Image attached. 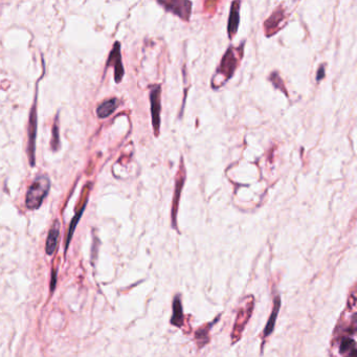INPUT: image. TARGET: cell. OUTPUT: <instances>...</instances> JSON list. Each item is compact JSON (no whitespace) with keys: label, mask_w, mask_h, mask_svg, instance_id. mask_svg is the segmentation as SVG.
Wrapping results in <instances>:
<instances>
[{"label":"cell","mask_w":357,"mask_h":357,"mask_svg":"<svg viewBox=\"0 0 357 357\" xmlns=\"http://www.w3.org/2000/svg\"><path fill=\"white\" fill-rule=\"evenodd\" d=\"M51 189V180L46 175H39L30 186L27 196L26 205L29 210H37L42 204L44 198Z\"/></svg>","instance_id":"obj_1"},{"label":"cell","mask_w":357,"mask_h":357,"mask_svg":"<svg viewBox=\"0 0 357 357\" xmlns=\"http://www.w3.org/2000/svg\"><path fill=\"white\" fill-rule=\"evenodd\" d=\"M243 45H244V43L242 44L241 48H243ZM241 48L238 47L236 49L234 47H229L227 49V53L224 54V56L222 58L221 63L219 65L217 71H216V73L214 74V78H213L212 82L216 81L219 77H222V80L220 83V86H222V85H224V83L228 81L232 77V74H234L235 70L238 67L240 57H241L240 56V52H239Z\"/></svg>","instance_id":"obj_2"},{"label":"cell","mask_w":357,"mask_h":357,"mask_svg":"<svg viewBox=\"0 0 357 357\" xmlns=\"http://www.w3.org/2000/svg\"><path fill=\"white\" fill-rule=\"evenodd\" d=\"M36 136H37V108L36 102L32 107L28 127V156L31 165H35V150H36Z\"/></svg>","instance_id":"obj_3"},{"label":"cell","mask_w":357,"mask_h":357,"mask_svg":"<svg viewBox=\"0 0 357 357\" xmlns=\"http://www.w3.org/2000/svg\"><path fill=\"white\" fill-rule=\"evenodd\" d=\"M159 4L162 5L165 11L175 14L185 21H189L192 13V2L188 0H164L159 1Z\"/></svg>","instance_id":"obj_4"},{"label":"cell","mask_w":357,"mask_h":357,"mask_svg":"<svg viewBox=\"0 0 357 357\" xmlns=\"http://www.w3.org/2000/svg\"><path fill=\"white\" fill-rule=\"evenodd\" d=\"M161 96H162V87L160 85L153 86L150 93V103H151L152 125L155 136L160 135V129H161V111H162Z\"/></svg>","instance_id":"obj_5"},{"label":"cell","mask_w":357,"mask_h":357,"mask_svg":"<svg viewBox=\"0 0 357 357\" xmlns=\"http://www.w3.org/2000/svg\"><path fill=\"white\" fill-rule=\"evenodd\" d=\"M186 181V170H185V163L184 159L181 157L179 171L177 173L176 177V185H175V192H174V198L172 203V227L176 228V216L178 212V205H179V199L181 195V190L184 188Z\"/></svg>","instance_id":"obj_6"},{"label":"cell","mask_w":357,"mask_h":357,"mask_svg":"<svg viewBox=\"0 0 357 357\" xmlns=\"http://www.w3.org/2000/svg\"><path fill=\"white\" fill-rule=\"evenodd\" d=\"M109 65H113L114 67V79L116 83H120L124 77V73H125V70H124L123 67V63H122V56H121V44L119 41H116L114 43L112 51L109 55V58H108V62H107V66Z\"/></svg>","instance_id":"obj_7"},{"label":"cell","mask_w":357,"mask_h":357,"mask_svg":"<svg viewBox=\"0 0 357 357\" xmlns=\"http://www.w3.org/2000/svg\"><path fill=\"white\" fill-rule=\"evenodd\" d=\"M286 18L285 13L283 7H279V9L272 13V15L270 16V18L264 23V28L265 31H266V35L269 37L271 35H275V32H277L281 27H282V22Z\"/></svg>","instance_id":"obj_8"},{"label":"cell","mask_w":357,"mask_h":357,"mask_svg":"<svg viewBox=\"0 0 357 357\" xmlns=\"http://www.w3.org/2000/svg\"><path fill=\"white\" fill-rule=\"evenodd\" d=\"M59 237H60V222L58 220H55L51 229H49L45 244V252L48 256H52L56 252L58 242H59Z\"/></svg>","instance_id":"obj_9"},{"label":"cell","mask_w":357,"mask_h":357,"mask_svg":"<svg viewBox=\"0 0 357 357\" xmlns=\"http://www.w3.org/2000/svg\"><path fill=\"white\" fill-rule=\"evenodd\" d=\"M239 22H240V2L234 1L230 5L229 17L227 23V32L229 39H231L237 34Z\"/></svg>","instance_id":"obj_10"},{"label":"cell","mask_w":357,"mask_h":357,"mask_svg":"<svg viewBox=\"0 0 357 357\" xmlns=\"http://www.w3.org/2000/svg\"><path fill=\"white\" fill-rule=\"evenodd\" d=\"M89 195V194H88ZM88 195L85 197L84 200H83V203H82V206L80 207V209L78 210V212L76 213V215L73 216V218L70 222V226H69V228H68V232H67V237H66V243H65V252L67 251V248L69 246V243L71 241V238L73 236V232H74V229H76V227L78 222L80 221L81 217L83 213H84L85 211V207H86V204H87V200H88Z\"/></svg>","instance_id":"obj_11"},{"label":"cell","mask_w":357,"mask_h":357,"mask_svg":"<svg viewBox=\"0 0 357 357\" xmlns=\"http://www.w3.org/2000/svg\"><path fill=\"white\" fill-rule=\"evenodd\" d=\"M120 102L118 98H110L107 101L103 102L101 105H98L97 109V114L99 119H106L108 116L111 115L116 108H118Z\"/></svg>","instance_id":"obj_12"},{"label":"cell","mask_w":357,"mask_h":357,"mask_svg":"<svg viewBox=\"0 0 357 357\" xmlns=\"http://www.w3.org/2000/svg\"><path fill=\"white\" fill-rule=\"evenodd\" d=\"M280 308H281V298H280V296H277L275 298V305H273V309H272L270 317L268 319L267 325L264 329V335L265 336H269L273 332V329H275V326H276V322H277V319H278V314H279Z\"/></svg>","instance_id":"obj_13"},{"label":"cell","mask_w":357,"mask_h":357,"mask_svg":"<svg viewBox=\"0 0 357 357\" xmlns=\"http://www.w3.org/2000/svg\"><path fill=\"white\" fill-rule=\"evenodd\" d=\"M182 323H184V311H182L180 298L177 295L173 302V315L171 318V324L176 327H181Z\"/></svg>","instance_id":"obj_14"},{"label":"cell","mask_w":357,"mask_h":357,"mask_svg":"<svg viewBox=\"0 0 357 357\" xmlns=\"http://www.w3.org/2000/svg\"><path fill=\"white\" fill-rule=\"evenodd\" d=\"M52 148L54 151H57L60 145V137H59V126H58V119L55 122V125L53 127V137H52Z\"/></svg>","instance_id":"obj_15"},{"label":"cell","mask_w":357,"mask_h":357,"mask_svg":"<svg viewBox=\"0 0 357 357\" xmlns=\"http://www.w3.org/2000/svg\"><path fill=\"white\" fill-rule=\"evenodd\" d=\"M349 350H355V342L351 338H345L342 344H340L339 351L342 353H345Z\"/></svg>","instance_id":"obj_16"},{"label":"cell","mask_w":357,"mask_h":357,"mask_svg":"<svg viewBox=\"0 0 357 357\" xmlns=\"http://www.w3.org/2000/svg\"><path fill=\"white\" fill-rule=\"evenodd\" d=\"M270 81L272 82V84L275 85V87H276V88H279V89H281V90L283 89L284 93L287 95V93H286V89H285L284 84H283V81H282V79L280 78V76H279V74H278L277 72H273V73H271V76H270Z\"/></svg>","instance_id":"obj_17"},{"label":"cell","mask_w":357,"mask_h":357,"mask_svg":"<svg viewBox=\"0 0 357 357\" xmlns=\"http://www.w3.org/2000/svg\"><path fill=\"white\" fill-rule=\"evenodd\" d=\"M325 71H326V68L325 66L324 65H321L320 68L318 69V72H317V80L320 82L321 80H323L324 78H325Z\"/></svg>","instance_id":"obj_18"},{"label":"cell","mask_w":357,"mask_h":357,"mask_svg":"<svg viewBox=\"0 0 357 357\" xmlns=\"http://www.w3.org/2000/svg\"><path fill=\"white\" fill-rule=\"evenodd\" d=\"M56 283H57V271L53 270V278H52V282H51V290L54 292V289L56 287Z\"/></svg>","instance_id":"obj_19"}]
</instances>
